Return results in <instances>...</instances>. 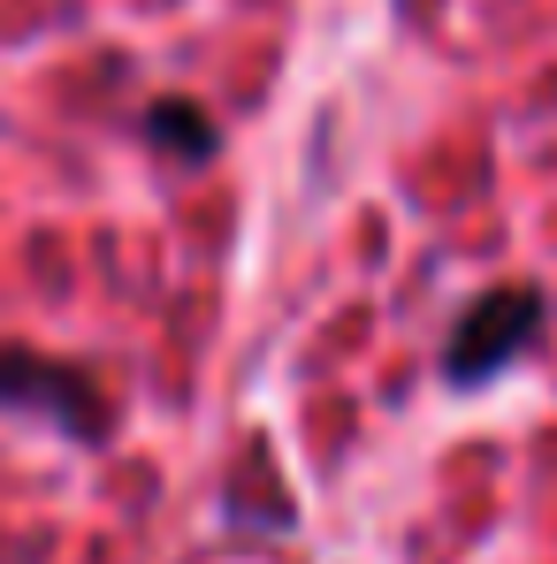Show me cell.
I'll return each instance as SVG.
<instances>
[{"mask_svg": "<svg viewBox=\"0 0 557 564\" xmlns=\"http://www.w3.org/2000/svg\"><path fill=\"white\" fill-rule=\"evenodd\" d=\"M543 321H550L543 282H489V290L459 313V328L443 336V381H451V389L496 381L504 367H519V359L535 351Z\"/></svg>", "mask_w": 557, "mask_h": 564, "instance_id": "6da1fadb", "label": "cell"}, {"mask_svg": "<svg viewBox=\"0 0 557 564\" xmlns=\"http://www.w3.org/2000/svg\"><path fill=\"white\" fill-rule=\"evenodd\" d=\"M0 412H31L69 443H107V427H115V404L93 367L46 359L31 344H0Z\"/></svg>", "mask_w": 557, "mask_h": 564, "instance_id": "7a4b0ae2", "label": "cell"}, {"mask_svg": "<svg viewBox=\"0 0 557 564\" xmlns=\"http://www.w3.org/2000/svg\"><path fill=\"white\" fill-rule=\"evenodd\" d=\"M138 130H146V145H153V153H169V161H214V153H222L214 115H206L199 99H184V93L153 99V107L138 115Z\"/></svg>", "mask_w": 557, "mask_h": 564, "instance_id": "3957f363", "label": "cell"}]
</instances>
